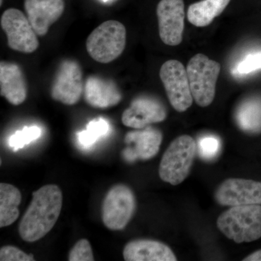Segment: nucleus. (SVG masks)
<instances>
[{
  "label": "nucleus",
  "mask_w": 261,
  "mask_h": 261,
  "mask_svg": "<svg viewBox=\"0 0 261 261\" xmlns=\"http://www.w3.org/2000/svg\"><path fill=\"white\" fill-rule=\"evenodd\" d=\"M126 261H176V255L169 247L161 242L137 240L127 244L123 249Z\"/></svg>",
  "instance_id": "17"
},
{
  "label": "nucleus",
  "mask_w": 261,
  "mask_h": 261,
  "mask_svg": "<svg viewBox=\"0 0 261 261\" xmlns=\"http://www.w3.org/2000/svg\"><path fill=\"white\" fill-rule=\"evenodd\" d=\"M237 123L240 129L247 133L261 132V98L252 97L245 99L239 106L235 113Z\"/></svg>",
  "instance_id": "19"
},
{
  "label": "nucleus",
  "mask_w": 261,
  "mask_h": 261,
  "mask_svg": "<svg viewBox=\"0 0 261 261\" xmlns=\"http://www.w3.org/2000/svg\"><path fill=\"white\" fill-rule=\"evenodd\" d=\"M221 142L214 136L202 137L198 142V152L200 157L205 160L214 159L219 154Z\"/></svg>",
  "instance_id": "23"
},
{
  "label": "nucleus",
  "mask_w": 261,
  "mask_h": 261,
  "mask_svg": "<svg viewBox=\"0 0 261 261\" xmlns=\"http://www.w3.org/2000/svg\"><path fill=\"white\" fill-rule=\"evenodd\" d=\"M159 35L164 44L177 46L183 40L185 3L183 0H161L157 6Z\"/></svg>",
  "instance_id": "10"
},
{
  "label": "nucleus",
  "mask_w": 261,
  "mask_h": 261,
  "mask_svg": "<svg viewBox=\"0 0 261 261\" xmlns=\"http://www.w3.org/2000/svg\"><path fill=\"white\" fill-rule=\"evenodd\" d=\"M231 0H202L189 7L187 18L197 27L210 25L226 9Z\"/></svg>",
  "instance_id": "18"
},
{
  "label": "nucleus",
  "mask_w": 261,
  "mask_h": 261,
  "mask_svg": "<svg viewBox=\"0 0 261 261\" xmlns=\"http://www.w3.org/2000/svg\"><path fill=\"white\" fill-rule=\"evenodd\" d=\"M261 68V53L249 55L239 63L235 71L238 74H247Z\"/></svg>",
  "instance_id": "25"
},
{
  "label": "nucleus",
  "mask_w": 261,
  "mask_h": 261,
  "mask_svg": "<svg viewBox=\"0 0 261 261\" xmlns=\"http://www.w3.org/2000/svg\"><path fill=\"white\" fill-rule=\"evenodd\" d=\"M104 3H108V2L111 1V0H102Z\"/></svg>",
  "instance_id": "28"
},
{
  "label": "nucleus",
  "mask_w": 261,
  "mask_h": 261,
  "mask_svg": "<svg viewBox=\"0 0 261 261\" xmlns=\"http://www.w3.org/2000/svg\"><path fill=\"white\" fill-rule=\"evenodd\" d=\"M24 8L37 35L44 37L63 15L65 5L64 0H25Z\"/></svg>",
  "instance_id": "14"
},
{
  "label": "nucleus",
  "mask_w": 261,
  "mask_h": 261,
  "mask_svg": "<svg viewBox=\"0 0 261 261\" xmlns=\"http://www.w3.org/2000/svg\"><path fill=\"white\" fill-rule=\"evenodd\" d=\"M84 88L80 65L73 60L62 62L51 85V98L66 106H73L80 101Z\"/></svg>",
  "instance_id": "9"
},
{
  "label": "nucleus",
  "mask_w": 261,
  "mask_h": 261,
  "mask_svg": "<svg viewBox=\"0 0 261 261\" xmlns=\"http://www.w3.org/2000/svg\"><path fill=\"white\" fill-rule=\"evenodd\" d=\"M126 30L121 22L110 20L104 22L91 33L86 42L89 56L101 63H109L124 51Z\"/></svg>",
  "instance_id": "4"
},
{
  "label": "nucleus",
  "mask_w": 261,
  "mask_h": 261,
  "mask_svg": "<svg viewBox=\"0 0 261 261\" xmlns=\"http://www.w3.org/2000/svg\"><path fill=\"white\" fill-rule=\"evenodd\" d=\"M21 193L9 184H0V227L13 224L19 217Z\"/></svg>",
  "instance_id": "20"
},
{
  "label": "nucleus",
  "mask_w": 261,
  "mask_h": 261,
  "mask_svg": "<svg viewBox=\"0 0 261 261\" xmlns=\"http://www.w3.org/2000/svg\"><path fill=\"white\" fill-rule=\"evenodd\" d=\"M0 94L13 106H19L27 99V82L19 65L3 61L0 63Z\"/></svg>",
  "instance_id": "16"
},
{
  "label": "nucleus",
  "mask_w": 261,
  "mask_h": 261,
  "mask_svg": "<svg viewBox=\"0 0 261 261\" xmlns=\"http://www.w3.org/2000/svg\"><path fill=\"white\" fill-rule=\"evenodd\" d=\"M1 261H33L34 255H28L20 249L13 246L3 247L0 250Z\"/></svg>",
  "instance_id": "26"
},
{
  "label": "nucleus",
  "mask_w": 261,
  "mask_h": 261,
  "mask_svg": "<svg viewBox=\"0 0 261 261\" xmlns=\"http://www.w3.org/2000/svg\"><path fill=\"white\" fill-rule=\"evenodd\" d=\"M136 207L135 194L129 187L123 185L112 187L105 197L102 206L105 226L112 231L123 229L133 217Z\"/></svg>",
  "instance_id": "6"
},
{
  "label": "nucleus",
  "mask_w": 261,
  "mask_h": 261,
  "mask_svg": "<svg viewBox=\"0 0 261 261\" xmlns=\"http://www.w3.org/2000/svg\"><path fill=\"white\" fill-rule=\"evenodd\" d=\"M167 116L166 108L153 97H140L130 103L122 115V123L124 126L136 129H142L152 123L164 121Z\"/></svg>",
  "instance_id": "13"
},
{
  "label": "nucleus",
  "mask_w": 261,
  "mask_h": 261,
  "mask_svg": "<svg viewBox=\"0 0 261 261\" xmlns=\"http://www.w3.org/2000/svg\"><path fill=\"white\" fill-rule=\"evenodd\" d=\"M196 151L197 144L190 136L182 135L175 139L161 159L160 178L174 186L180 185L190 174Z\"/></svg>",
  "instance_id": "3"
},
{
  "label": "nucleus",
  "mask_w": 261,
  "mask_h": 261,
  "mask_svg": "<svg viewBox=\"0 0 261 261\" xmlns=\"http://www.w3.org/2000/svg\"><path fill=\"white\" fill-rule=\"evenodd\" d=\"M110 124L107 120L102 118L89 122L85 129L77 135L78 142L84 149L90 148L99 139L102 138L109 132Z\"/></svg>",
  "instance_id": "21"
},
{
  "label": "nucleus",
  "mask_w": 261,
  "mask_h": 261,
  "mask_svg": "<svg viewBox=\"0 0 261 261\" xmlns=\"http://www.w3.org/2000/svg\"><path fill=\"white\" fill-rule=\"evenodd\" d=\"M215 198L224 206L261 205V181L228 178L216 190Z\"/></svg>",
  "instance_id": "11"
},
{
  "label": "nucleus",
  "mask_w": 261,
  "mask_h": 261,
  "mask_svg": "<svg viewBox=\"0 0 261 261\" xmlns=\"http://www.w3.org/2000/svg\"><path fill=\"white\" fill-rule=\"evenodd\" d=\"M70 261H93L94 257L90 243L87 240H79L68 255Z\"/></svg>",
  "instance_id": "24"
},
{
  "label": "nucleus",
  "mask_w": 261,
  "mask_h": 261,
  "mask_svg": "<svg viewBox=\"0 0 261 261\" xmlns=\"http://www.w3.org/2000/svg\"><path fill=\"white\" fill-rule=\"evenodd\" d=\"M62 205L63 195L57 185H45L34 192L32 202L19 225L20 238L28 243L44 238L56 225Z\"/></svg>",
  "instance_id": "1"
},
{
  "label": "nucleus",
  "mask_w": 261,
  "mask_h": 261,
  "mask_svg": "<svg viewBox=\"0 0 261 261\" xmlns=\"http://www.w3.org/2000/svg\"><path fill=\"white\" fill-rule=\"evenodd\" d=\"M160 77L169 102L176 111L185 112L191 107L194 99L187 69L181 62L170 60L163 63Z\"/></svg>",
  "instance_id": "7"
},
{
  "label": "nucleus",
  "mask_w": 261,
  "mask_h": 261,
  "mask_svg": "<svg viewBox=\"0 0 261 261\" xmlns=\"http://www.w3.org/2000/svg\"><path fill=\"white\" fill-rule=\"evenodd\" d=\"M42 135V129L37 126H25L22 130H17L10 137L8 145L13 151H18L31 142L37 140Z\"/></svg>",
  "instance_id": "22"
},
{
  "label": "nucleus",
  "mask_w": 261,
  "mask_h": 261,
  "mask_svg": "<svg viewBox=\"0 0 261 261\" xmlns=\"http://www.w3.org/2000/svg\"><path fill=\"white\" fill-rule=\"evenodd\" d=\"M1 27L8 39V47L20 53H34L39 43L37 34L28 17L15 8L5 10L1 17Z\"/></svg>",
  "instance_id": "8"
},
{
  "label": "nucleus",
  "mask_w": 261,
  "mask_h": 261,
  "mask_svg": "<svg viewBox=\"0 0 261 261\" xmlns=\"http://www.w3.org/2000/svg\"><path fill=\"white\" fill-rule=\"evenodd\" d=\"M217 226L236 243L256 241L261 238V205L232 206L220 215Z\"/></svg>",
  "instance_id": "2"
},
{
  "label": "nucleus",
  "mask_w": 261,
  "mask_h": 261,
  "mask_svg": "<svg viewBox=\"0 0 261 261\" xmlns=\"http://www.w3.org/2000/svg\"><path fill=\"white\" fill-rule=\"evenodd\" d=\"M84 94L89 106L102 109L116 106L122 99V94L116 83L99 76H89L86 80Z\"/></svg>",
  "instance_id": "15"
},
{
  "label": "nucleus",
  "mask_w": 261,
  "mask_h": 261,
  "mask_svg": "<svg viewBox=\"0 0 261 261\" xmlns=\"http://www.w3.org/2000/svg\"><path fill=\"white\" fill-rule=\"evenodd\" d=\"M162 140L161 130L153 127L147 126L128 132L125 136V142L128 147L122 152L123 159L128 163L152 159L159 152Z\"/></svg>",
  "instance_id": "12"
},
{
  "label": "nucleus",
  "mask_w": 261,
  "mask_h": 261,
  "mask_svg": "<svg viewBox=\"0 0 261 261\" xmlns=\"http://www.w3.org/2000/svg\"><path fill=\"white\" fill-rule=\"evenodd\" d=\"M243 261H261V250L252 252L248 256L243 259Z\"/></svg>",
  "instance_id": "27"
},
{
  "label": "nucleus",
  "mask_w": 261,
  "mask_h": 261,
  "mask_svg": "<svg viewBox=\"0 0 261 261\" xmlns=\"http://www.w3.org/2000/svg\"><path fill=\"white\" fill-rule=\"evenodd\" d=\"M220 70L218 62L201 53L189 61L187 71L192 97L200 107H207L214 101Z\"/></svg>",
  "instance_id": "5"
}]
</instances>
